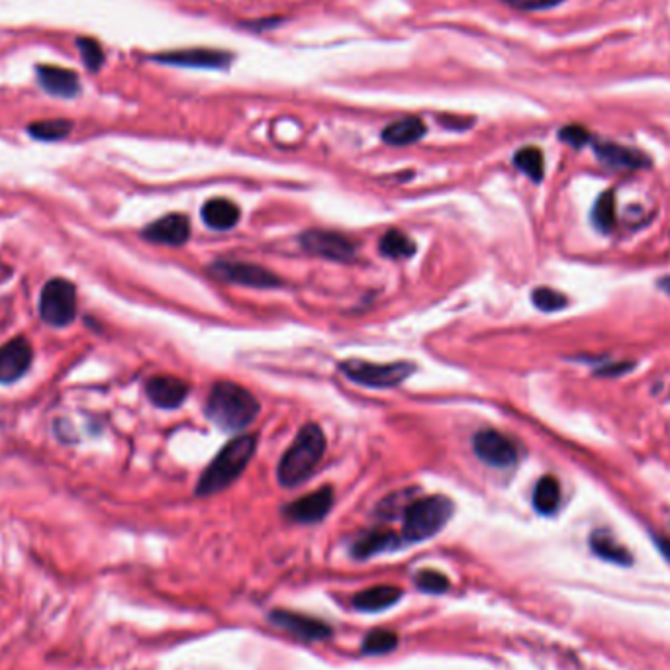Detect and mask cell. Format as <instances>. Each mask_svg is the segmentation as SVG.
Wrapping results in <instances>:
<instances>
[{
	"label": "cell",
	"mask_w": 670,
	"mask_h": 670,
	"mask_svg": "<svg viewBox=\"0 0 670 670\" xmlns=\"http://www.w3.org/2000/svg\"><path fill=\"white\" fill-rule=\"evenodd\" d=\"M259 402L247 389L232 380L216 382L206 402V415L219 430H244L259 414Z\"/></svg>",
	"instance_id": "obj_1"
},
{
	"label": "cell",
	"mask_w": 670,
	"mask_h": 670,
	"mask_svg": "<svg viewBox=\"0 0 670 670\" xmlns=\"http://www.w3.org/2000/svg\"><path fill=\"white\" fill-rule=\"evenodd\" d=\"M326 445L327 442L322 427L316 424H306L281 459L277 469L281 485L292 488L308 480L316 467L320 465L326 453Z\"/></svg>",
	"instance_id": "obj_2"
},
{
	"label": "cell",
	"mask_w": 670,
	"mask_h": 670,
	"mask_svg": "<svg viewBox=\"0 0 670 670\" xmlns=\"http://www.w3.org/2000/svg\"><path fill=\"white\" fill-rule=\"evenodd\" d=\"M255 449V435H241L234 442H229L212 460V465L202 472L199 485H196V494L199 496H212V494L228 488L246 470Z\"/></svg>",
	"instance_id": "obj_3"
},
{
	"label": "cell",
	"mask_w": 670,
	"mask_h": 670,
	"mask_svg": "<svg viewBox=\"0 0 670 670\" xmlns=\"http://www.w3.org/2000/svg\"><path fill=\"white\" fill-rule=\"evenodd\" d=\"M455 504L442 494L414 500L404 510L402 537L408 543H420L437 535L451 520Z\"/></svg>",
	"instance_id": "obj_4"
},
{
	"label": "cell",
	"mask_w": 670,
	"mask_h": 670,
	"mask_svg": "<svg viewBox=\"0 0 670 670\" xmlns=\"http://www.w3.org/2000/svg\"><path fill=\"white\" fill-rule=\"evenodd\" d=\"M415 371L414 362H387V365H377V362L351 359L342 362V372L361 387L369 389H397Z\"/></svg>",
	"instance_id": "obj_5"
},
{
	"label": "cell",
	"mask_w": 670,
	"mask_h": 670,
	"mask_svg": "<svg viewBox=\"0 0 670 670\" xmlns=\"http://www.w3.org/2000/svg\"><path fill=\"white\" fill-rule=\"evenodd\" d=\"M41 320L53 326H69L76 316V289L67 279H51L40 296Z\"/></svg>",
	"instance_id": "obj_6"
},
{
	"label": "cell",
	"mask_w": 670,
	"mask_h": 670,
	"mask_svg": "<svg viewBox=\"0 0 670 670\" xmlns=\"http://www.w3.org/2000/svg\"><path fill=\"white\" fill-rule=\"evenodd\" d=\"M302 247L308 251L310 255L337 261V263H349L357 257V246L353 239H349L342 234L335 232H306L302 236Z\"/></svg>",
	"instance_id": "obj_7"
},
{
	"label": "cell",
	"mask_w": 670,
	"mask_h": 670,
	"mask_svg": "<svg viewBox=\"0 0 670 670\" xmlns=\"http://www.w3.org/2000/svg\"><path fill=\"white\" fill-rule=\"evenodd\" d=\"M156 63L174 65V67H189V69H226L232 63V53L222 49H206V48H191V49H177V51H165L151 58Z\"/></svg>",
	"instance_id": "obj_8"
},
{
	"label": "cell",
	"mask_w": 670,
	"mask_h": 670,
	"mask_svg": "<svg viewBox=\"0 0 670 670\" xmlns=\"http://www.w3.org/2000/svg\"><path fill=\"white\" fill-rule=\"evenodd\" d=\"M477 457L490 467L508 469L518 460V447L512 439L496 430H482L472 439Z\"/></svg>",
	"instance_id": "obj_9"
},
{
	"label": "cell",
	"mask_w": 670,
	"mask_h": 670,
	"mask_svg": "<svg viewBox=\"0 0 670 670\" xmlns=\"http://www.w3.org/2000/svg\"><path fill=\"white\" fill-rule=\"evenodd\" d=\"M212 272L218 274V277H222L224 281L241 284V287L274 289L281 284V279L277 277V274L259 265H251V263L219 261L212 267Z\"/></svg>",
	"instance_id": "obj_10"
},
{
	"label": "cell",
	"mask_w": 670,
	"mask_h": 670,
	"mask_svg": "<svg viewBox=\"0 0 670 670\" xmlns=\"http://www.w3.org/2000/svg\"><path fill=\"white\" fill-rule=\"evenodd\" d=\"M269 621L274 625V628L289 631L304 641H322L332 635V630H329V625H326L324 621L314 620L310 616H304V613H294L289 610L271 612Z\"/></svg>",
	"instance_id": "obj_11"
},
{
	"label": "cell",
	"mask_w": 670,
	"mask_h": 670,
	"mask_svg": "<svg viewBox=\"0 0 670 670\" xmlns=\"http://www.w3.org/2000/svg\"><path fill=\"white\" fill-rule=\"evenodd\" d=\"M34 361V349L26 337H16L0 347V384L16 382L28 372Z\"/></svg>",
	"instance_id": "obj_12"
},
{
	"label": "cell",
	"mask_w": 670,
	"mask_h": 670,
	"mask_svg": "<svg viewBox=\"0 0 670 670\" xmlns=\"http://www.w3.org/2000/svg\"><path fill=\"white\" fill-rule=\"evenodd\" d=\"M334 506V490L324 487L308 496L294 500L289 506H284V515L296 523H316L322 522Z\"/></svg>",
	"instance_id": "obj_13"
},
{
	"label": "cell",
	"mask_w": 670,
	"mask_h": 670,
	"mask_svg": "<svg viewBox=\"0 0 670 670\" xmlns=\"http://www.w3.org/2000/svg\"><path fill=\"white\" fill-rule=\"evenodd\" d=\"M144 237L151 244L183 246L191 237V222L183 214L163 216L144 229Z\"/></svg>",
	"instance_id": "obj_14"
},
{
	"label": "cell",
	"mask_w": 670,
	"mask_h": 670,
	"mask_svg": "<svg viewBox=\"0 0 670 670\" xmlns=\"http://www.w3.org/2000/svg\"><path fill=\"white\" fill-rule=\"evenodd\" d=\"M189 384L177 377H169V375H159V377H151L146 384V392L151 404H156L157 408L163 410H173L179 408V406L189 397Z\"/></svg>",
	"instance_id": "obj_15"
},
{
	"label": "cell",
	"mask_w": 670,
	"mask_h": 670,
	"mask_svg": "<svg viewBox=\"0 0 670 670\" xmlns=\"http://www.w3.org/2000/svg\"><path fill=\"white\" fill-rule=\"evenodd\" d=\"M594 151H596L598 159L612 169L635 171V169H645L651 165V159L647 157L645 153L620 146V144H613V141H594Z\"/></svg>",
	"instance_id": "obj_16"
},
{
	"label": "cell",
	"mask_w": 670,
	"mask_h": 670,
	"mask_svg": "<svg viewBox=\"0 0 670 670\" xmlns=\"http://www.w3.org/2000/svg\"><path fill=\"white\" fill-rule=\"evenodd\" d=\"M38 83L51 96L73 98L81 91V81L75 71L58 67V65H40Z\"/></svg>",
	"instance_id": "obj_17"
},
{
	"label": "cell",
	"mask_w": 670,
	"mask_h": 670,
	"mask_svg": "<svg viewBox=\"0 0 670 670\" xmlns=\"http://www.w3.org/2000/svg\"><path fill=\"white\" fill-rule=\"evenodd\" d=\"M425 124L420 118L410 116V118H402L397 120V122L389 124L382 130V141L394 147H404V146H412L415 141H420L425 136Z\"/></svg>",
	"instance_id": "obj_18"
},
{
	"label": "cell",
	"mask_w": 670,
	"mask_h": 670,
	"mask_svg": "<svg viewBox=\"0 0 670 670\" xmlns=\"http://www.w3.org/2000/svg\"><path fill=\"white\" fill-rule=\"evenodd\" d=\"M398 547L400 537L397 533H392L390 530H372L359 537L353 547H351V553H353L355 558H369L372 555L387 553Z\"/></svg>",
	"instance_id": "obj_19"
},
{
	"label": "cell",
	"mask_w": 670,
	"mask_h": 670,
	"mask_svg": "<svg viewBox=\"0 0 670 670\" xmlns=\"http://www.w3.org/2000/svg\"><path fill=\"white\" fill-rule=\"evenodd\" d=\"M402 588L392 585H379L361 590L353 598V606L361 612H380L394 606L402 598Z\"/></svg>",
	"instance_id": "obj_20"
},
{
	"label": "cell",
	"mask_w": 670,
	"mask_h": 670,
	"mask_svg": "<svg viewBox=\"0 0 670 670\" xmlns=\"http://www.w3.org/2000/svg\"><path fill=\"white\" fill-rule=\"evenodd\" d=\"M239 208L228 199H212L202 206V219L212 229H232L239 222Z\"/></svg>",
	"instance_id": "obj_21"
},
{
	"label": "cell",
	"mask_w": 670,
	"mask_h": 670,
	"mask_svg": "<svg viewBox=\"0 0 670 670\" xmlns=\"http://www.w3.org/2000/svg\"><path fill=\"white\" fill-rule=\"evenodd\" d=\"M561 504V485L555 477H543L533 492V506L543 515H551Z\"/></svg>",
	"instance_id": "obj_22"
},
{
	"label": "cell",
	"mask_w": 670,
	"mask_h": 670,
	"mask_svg": "<svg viewBox=\"0 0 670 670\" xmlns=\"http://www.w3.org/2000/svg\"><path fill=\"white\" fill-rule=\"evenodd\" d=\"M590 545H592V551H594L598 557L606 558V561L618 563V565H631V555L628 553V549L621 547L610 533H603V532L592 533Z\"/></svg>",
	"instance_id": "obj_23"
},
{
	"label": "cell",
	"mask_w": 670,
	"mask_h": 670,
	"mask_svg": "<svg viewBox=\"0 0 670 670\" xmlns=\"http://www.w3.org/2000/svg\"><path fill=\"white\" fill-rule=\"evenodd\" d=\"M379 249L380 254L389 259H408L415 254V244L408 234L402 232V229H389V232L380 237Z\"/></svg>",
	"instance_id": "obj_24"
},
{
	"label": "cell",
	"mask_w": 670,
	"mask_h": 670,
	"mask_svg": "<svg viewBox=\"0 0 670 670\" xmlns=\"http://www.w3.org/2000/svg\"><path fill=\"white\" fill-rule=\"evenodd\" d=\"M616 219H618V208H616V194L612 191H606L600 194V199L594 204V210H592V222L600 229V232L608 234L616 228Z\"/></svg>",
	"instance_id": "obj_25"
},
{
	"label": "cell",
	"mask_w": 670,
	"mask_h": 670,
	"mask_svg": "<svg viewBox=\"0 0 670 670\" xmlns=\"http://www.w3.org/2000/svg\"><path fill=\"white\" fill-rule=\"evenodd\" d=\"M514 165L535 183H540L543 179V174H545L543 151L537 149V147H532V146L522 147L518 153H515Z\"/></svg>",
	"instance_id": "obj_26"
},
{
	"label": "cell",
	"mask_w": 670,
	"mask_h": 670,
	"mask_svg": "<svg viewBox=\"0 0 670 670\" xmlns=\"http://www.w3.org/2000/svg\"><path fill=\"white\" fill-rule=\"evenodd\" d=\"M69 120H41L28 126V134L40 141H59L71 134Z\"/></svg>",
	"instance_id": "obj_27"
},
{
	"label": "cell",
	"mask_w": 670,
	"mask_h": 670,
	"mask_svg": "<svg viewBox=\"0 0 670 670\" xmlns=\"http://www.w3.org/2000/svg\"><path fill=\"white\" fill-rule=\"evenodd\" d=\"M398 647V635L390 630L371 631L362 641V653L367 655H387Z\"/></svg>",
	"instance_id": "obj_28"
},
{
	"label": "cell",
	"mask_w": 670,
	"mask_h": 670,
	"mask_svg": "<svg viewBox=\"0 0 670 670\" xmlns=\"http://www.w3.org/2000/svg\"><path fill=\"white\" fill-rule=\"evenodd\" d=\"M76 48H79V53H81L86 69L96 73L98 69L103 67V65H104V49L96 40L79 38V40H76Z\"/></svg>",
	"instance_id": "obj_29"
},
{
	"label": "cell",
	"mask_w": 670,
	"mask_h": 670,
	"mask_svg": "<svg viewBox=\"0 0 670 670\" xmlns=\"http://www.w3.org/2000/svg\"><path fill=\"white\" fill-rule=\"evenodd\" d=\"M532 300L535 304V308H540L541 312H557V310H563L567 306L565 294L557 292L553 289H547V287L535 289L532 294Z\"/></svg>",
	"instance_id": "obj_30"
},
{
	"label": "cell",
	"mask_w": 670,
	"mask_h": 670,
	"mask_svg": "<svg viewBox=\"0 0 670 670\" xmlns=\"http://www.w3.org/2000/svg\"><path fill=\"white\" fill-rule=\"evenodd\" d=\"M415 586L424 590V592H430V594H443L445 590H449V578L442 573H437V570H420V573L415 575Z\"/></svg>",
	"instance_id": "obj_31"
},
{
	"label": "cell",
	"mask_w": 670,
	"mask_h": 670,
	"mask_svg": "<svg viewBox=\"0 0 670 670\" xmlns=\"http://www.w3.org/2000/svg\"><path fill=\"white\" fill-rule=\"evenodd\" d=\"M558 138H561V141H565V144H568L570 147H585L586 144H590V131L580 126V124H568L565 128H561V131H558Z\"/></svg>",
	"instance_id": "obj_32"
},
{
	"label": "cell",
	"mask_w": 670,
	"mask_h": 670,
	"mask_svg": "<svg viewBox=\"0 0 670 670\" xmlns=\"http://www.w3.org/2000/svg\"><path fill=\"white\" fill-rule=\"evenodd\" d=\"M502 3L510 4L515 10H522V13H537V10H549L563 4L565 0H502Z\"/></svg>",
	"instance_id": "obj_33"
},
{
	"label": "cell",
	"mask_w": 670,
	"mask_h": 670,
	"mask_svg": "<svg viewBox=\"0 0 670 670\" xmlns=\"http://www.w3.org/2000/svg\"><path fill=\"white\" fill-rule=\"evenodd\" d=\"M625 369H630V365H612L610 369H603L602 375H613V372H623Z\"/></svg>",
	"instance_id": "obj_34"
},
{
	"label": "cell",
	"mask_w": 670,
	"mask_h": 670,
	"mask_svg": "<svg viewBox=\"0 0 670 670\" xmlns=\"http://www.w3.org/2000/svg\"><path fill=\"white\" fill-rule=\"evenodd\" d=\"M658 547H661L663 555L670 561V540H658Z\"/></svg>",
	"instance_id": "obj_35"
},
{
	"label": "cell",
	"mask_w": 670,
	"mask_h": 670,
	"mask_svg": "<svg viewBox=\"0 0 670 670\" xmlns=\"http://www.w3.org/2000/svg\"><path fill=\"white\" fill-rule=\"evenodd\" d=\"M661 289L670 296V277H666V279L661 281Z\"/></svg>",
	"instance_id": "obj_36"
}]
</instances>
